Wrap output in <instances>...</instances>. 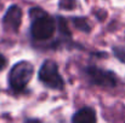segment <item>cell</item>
Here are the masks:
<instances>
[{
	"instance_id": "8",
	"label": "cell",
	"mask_w": 125,
	"mask_h": 123,
	"mask_svg": "<svg viewBox=\"0 0 125 123\" xmlns=\"http://www.w3.org/2000/svg\"><path fill=\"white\" fill-rule=\"evenodd\" d=\"M114 57L120 60L122 63H125V46H114L112 48Z\"/></svg>"
},
{
	"instance_id": "4",
	"label": "cell",
	"mask_w": 125,
	"mask_h": 123,
	"mask_svg": "<svg viewBox=\"0 0 125 123\" xmlns=\"http://www.w3.org/2000/svg\"><path fill=\"white\" fill-rule=\"evenodd\" d=\"M84 75L86 80L94 86L113 88L117 86L118 79L113 71L98 68L96 65H89L84 68Z\"/></svg>"
},
{
	"instance_id": "9",
	"label": "cell",
	"mask_w": 125,
	"mask_h": 123,
	"mask_svg": "<svg viewBox=\"0 0 125 123\" xmlns=\"http://www.w3.org/2000/svg\"><path fill=\"white\" fill-rule=\"evenodd\" d=\"M58 5L62 10H74L77 8V0H60Z\"/></svg>"
},
{
	"instance_id": "3",
	"label": "cell",
	"mask_w": 125,
	"mask_h": 123,
	"mask_svg": "<svg viewBox=\"0 0 125 123\" xmlns=\"http://www.w3.org/2000/svg\"><path fill=\"white\" fill-rule=\"evenodd\" d=\"M38 79L47 88L56 89V90H62L64 88V80L60 74L58 65L56 62L51 59L45 60L42 64L38 74Z\"/></svg>"
},
{
	"instance_id": "6",
	"label": "cell",
	"mask_w": 125,
	"mask_h": 123,
	"mask_svg": "<svg viewBox=\"0 0 125 123\" xmlns=\"http://www.w3.org/2000/svg\"><path fill=\"white\" fill-rule=\"evenodd\" d=\"M96 121H97L96 111L90 106L82 107L72 117V122L73 123H95Z\"/></svg>"
},
{
	"instance_id": "7",
	"label": "cell",
	"mask_w": 125,
	"mask_h": 123,
	"mask_svg": "<svg viewBox=\"0 0 125 123\" xmlns=\"http://www.w3.org/2000/svg\"><path fill=\"white\" fill-rule=\"evenodd\" d=\"M72 23L75 27V29H78L80 32H84L86 34H89L91 32V25H90L86 17H73Z\"/></svg>"
},
{
	"instance_id": "2",
	"label": "cell",
	"mask_w": 125,
	"mask_h": 123,
	"mask_svg": "<svg viewBox=\"0 0 125 123\" xmlns=\"http://www.w3.org/2000/svg\"><path fill=\"white\" fill-rule=\"evenodd\" d=\"M33 74H34V68H33L32 63L26 62V60L16 63L9 74L10 88L15 93L23 92L26 89L27 84L32 80Z\"/></svg>"
},
{
	"instance_id": "10",
	"label": "cell",
	"mask_w": 125,
	"mask_h": 123,
	"mask_svg": "<svg viewBox=\"0 0 125 123\" xmlns=\"http://www.w3.org/2000/svg\"><path fill=\"white\" fill-rule=\"evenodd\" d=\"M6 63H7L6 58H5L2 54H0V71H1V70H4V68L6 66Z\"/></svg>"
},
{
	"instance_id": "5",
	"label": "cell",
	"mask_w": 125,
	"mask_h": 123,
	"mask_svg": "<svg viewBox=\"0 0 125 123\" xmlns=\"http://www.w3.org/2000/svg\"><path fill=\"white\" fill-rule=\"evenodd\" d=\"M22 23V10L17 5H11L2 17V27L6 32H18Z\"/></svg>"
},
{
	"instance_id": "1",
	"label": "cell",
	"mask_w": 125,
	"mask_h": 123,
	"mask_svg": "<svg viewBox=\"0 0 125 123\" xmlns=\"http://www.w3.org/2000/svg\"><path fill=\"white\" fill-rule=\"evenodd\" d=\"M29 16L32 19L31 35L34 40L45 41L53 36L56 32V19L47 15L40 7H32L29 10Z\"/></svg>"
}]
</instances>
